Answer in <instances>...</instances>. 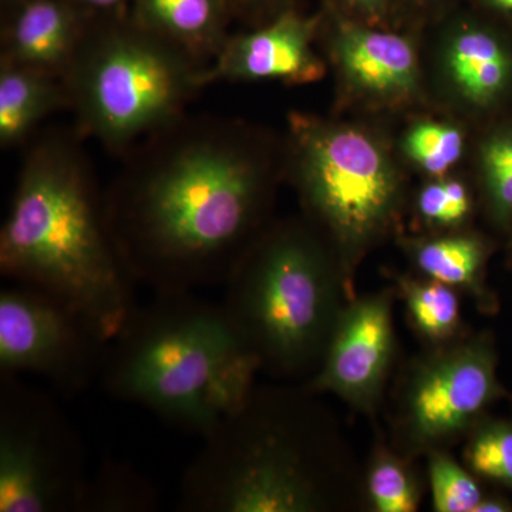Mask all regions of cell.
Returning <instances> with one entry per match:
<instances>
[{"label": "cell", "mask_w": 512, "mask_h": 512, "mask_svg": "<svg viewBox=\"0 0 512 512\" xmlns=\"http://www.w3.org/2000/svg\"><path fill=\"white\" fill-rule=\"evenodd\" d=\"M311 390L252 387L202 437L185 468L178 510L325 512L343 500L338 436Z\"/></svg>", "instance_id": "3"}, {"label": "cell", "mask_w": 512, "mask_h": 512, "mask_svg": "<svg viewBox=\"0 0 512 512\" xmlns=\"http://www.w3.org/2000/svg\"><path fill=\"white\" fill-rule=\"evenodd\" d=\"M258 372L221 305L171 291L137 305L100 376L110 396L202 439L244 402Z\"/></svg>", "instance_id": "4"}, {"label": "cell", "mask_w": 512, "mask_h": 512, "mask_svg": "<svg viewBox=\"0 0 512 512\" xmlns=\"http://www.w3.org/2000/svg\"><path fill=\"white\" fill-rule=\"evenodd\" d=\"M446 46V72L467 104L491 110L511 96L512 40L503 23L480 12L458 16L450 23Z\"/></svg>", "instance_id": "15"}, {"label": "cell", "mask_w": 512, "mask_h": 512, "mask_svg": "<svg viewBox=\"0 0 512 512\" xmlns=\"http://www.w3.org/2000/svg\"><path fill=\"white\" fill-rule=\"evenodd\" d=\"M130 15L207 66L227 42L235 18L231 0H131Z\"/></svg>", "instance_id": "16"}, {"label": "cell", "mask_w": 512, "mask_h": 512, "mask_svg": "<svg viewBox=\"0 0 512 512\" xmlns=\"http://www.w3.org/2000/svg\"><path fill=\"white\" fill-rule=\"evenodd\" d=\"M510 232H511V237H510V242H508V264H510L511 268H512V227L510 229Z\"/></svg>", "instance_id": "34"}, {"label": "cell", "mask_w": 512, "mask_h": 512, "mask_svg": "<svg viewBox=\"0 0 512 512\" xmlns=\"http://www.w3.org/2000/svg\"><path fill=\"white\" fill-rule=\"evenodd\" d=\"M429 480L433 510L474 512L484 498L476 476L448 456L443 448L430 451Z\"/></svg>", "instance_id": "25"}, {"label": "cell", "mask_w": 512, "mask_h": 512, "mask_svg": "<svg viewBox=\"0 0 512 512\" xmlns=\"http://www.w3.org/2000/svg\"><path fill=\"white\" fill-rule=\"evenodd\" d=\"M466 437L463 457L468 470L512 490V420L483 417Z\"/></svg>", "instance_id": "22"}, {"label": "cell", "mask_w": 512, "mask_h": 512, "mask_svg": "<svg viewBox=\"0 0 512 512\" xmlns=\"http://www.w3.org/2000/svg\"><path fill=\"white\" fill-rule=\"evenodd\" d=\"M12 2H15V0H0V3H2V8H5V6L10 5Z\"/></svg>", "instance_id": "35"}, {"label": "cell", "mask_w": 512, "mask_h": 512, "mask_svg": "<svg viewBox=\"0 0 512 512\" xmlns=\"http://www.w3.org/2000/svg\"><path fill=\"white\" fill-rule=\"evenodd\" d=\"M154 485L130 464L107 461L90 474L80 512H148L156 510Z\"/></svg>", "instance_id": "19"}, {"label": "cell", "mask_w": 512, "mask_h": 512, "mask_svg": "<svg viewBox=\"0 0 512 512\" xmlns=\"http://www.w3.org/2000/svg\"><path fill=\"white\" fill-rule=\"evenodd\" d=\"M94 16L117 15L130 10L131 0H66Z\"/></svg>", "instance_id": "30"}, {"label": "cell", "mask_w": 512, "mask_h": 512, "mask_svg": "<svg viewBox=\"0 0 512 512\" xmlns=\"http://www.w3.org/2000/svg\"><path fill=\"white\" fill-rule=\"evenodd\" d=\"M464 143V134L453 124L421 121L407 131L404 153L426 173L443 175L460 161Z\"/></svg>", "instance_id": "24"}, {"label": "cell", "mask_w": 512, "mask_h": 512, "mask_svg": "<svg viewBox=\"0 0 512 512\" xmlns=\"http://www.w3.org/2000/svg\"><path fill=\"white\" fill-rule=\"evenodd\" d=\"M224 285L222 309L259 370H318L350 296L335 252L311 227H265Z\"/></svg>", "instance_id": "5"}, {"label": "cell", "mask_w": 512, "mask_h": 512, "mask_svg": "<svg viewBox=\"0 0 512 512\" xmlns=\"http://www.w3.org/2000/svg\"><path fill=\"white\" fill-rule=\"evenodd\" d=\"M397 292L420 335L434 343L450 342L460 328V301L453 286L436 279H397Z\"/></svg>", "instance_id": "20"}, {"label": "cell", "mask_w": 512, "mask_h": 512, "mask_svg": "<svg viewBox=\"0 0 512 512\" xmlns=\"http://www.w3.org/2000/svg\"><path fill=\"white\" fill-rule=\"evenodd\" d=\"M478 12L497 20L503 25H512V0H471Z\"/></svg>", "instance_id": "31"}, {"label": "cell", "mask_w": 512, "mask_h": 512, "mask_svg": "<svg viewBox=\"0 0 512 512\" xmlns=\"http://www.w3.org/2000/svg\"><path fill=\"white\" fill-rule=\"evenodd\" d=\"M205 69L128 10L94 16L62 80L80 133L123 153L184 116Z\"/></svg>", "instance_id": "6"}, {"label": "cell", "mask_w": 512, "mask_h": 512, "mask_svg": "<svg viewBox=\"0 0 512 512\" xmlns=\"http://www.w3.org/2000/svg\"><path fill=\"white\" fill-rule=\"evenodd\" d=\"M146 140L104 192L121 261L156 292L224 285L265 228L268 148L244 124L210 117H180Z\"/></svg>", "instance_id": "1"}, {"label": "cell", "mask_w": 512, "mask_h": 512, "mask_svg": "<svg viewBox=\"0 0 512 512\" xmlns=\"http://www.w3.org/2000/svg\"><path fill=\"white\" fill-rule=\"evenodd\" d=\"M109 343L79 313L42 289L0 292V375L45 377L77 393L101 372Z\"/></svg>", "instance_id": "10"}, {"label": "cell", "mask_w": 512, "mask_h": 512, "mask_svg": "<svg viewBox=\"0 0 512 512\" xmlns=\"http://www.w3.org/2000/svg\"><path fill=\"white\" fill-rule=\"evenodd\" d=\"M69 107L60 77L0 62V144L3 148L25 141L40 121Z\"/></svg>", "instance_id": "17"}, {"label": "cell", "mask_w": 512, "mask_h": 512, "mask_svg": "<svg viewBox=\"0 0 512 512\" xmlns=\"http://www.w3.org/2000/svg\"><path fill=\"white\" fill-rule=\"evenodd\" d=\"M93 18L66 0H15L2 8V62L63 79Z\"/></svg>", "instance_id": "14"}, {"label": "cell", "mask_w": 512, "mask_h": 512, "mask_svg": "<svg viewBox=\"0 0 512 512\" xmlns=\"http://www.w3.org/2000/svg\"><path fill=\"white\" fill-rule=\"evenodd\" d=\"M235 18L266 23L286 9L295 8V0H231Z\"/></svg>", "instance_id": "28"}, {"label": "cell", "mask_w": 512, "mask_h": 512, "mask_svg": "<svg viewBox=\"0 0 512 512\" xmlns=\"http://www.w3.org/2000/svg\"><path fill=\"white\" fill-rule=\"evenodd\" d=\"M330 46L340 76L362 99L397 106L420 92L419 57L412 40L340 15L326 5Z\"/></svg>", "instance_id": "13"}, {"label": "cell", "mask_w": 512, "mask_h": 512, "mask_svg": "<svg viewBox=\"0 0 512 512\" xmlns=\"http://www.w3.org/2000/svg\"><path fill=\"white\" fill-rule=\"evenodd\" d=\"M512 503L500 495H484L474 512H511Z\"/></svg>", "instance_id": "32"}, {"label": "cell", "mask_w": 512, "mask_h": 512, "mask_svg": "<svg viewBox=\"0 0 512 512\" xmlns=\"http://www.w3.org/2000/svg\"><path fill=\"white\" fill-rule=\"evenodd\" d=\"M444 190H446L448 202V227H456L461 224L471 211V198L468 194L466 185L461 181L448 180L443 181Z\"/></svg>", "instance_id": "29"}, {"label": "cell", "mask_w": 512, "mask_h": 512, "mask_svg": "<svg viewBox=\"0 0 512 512\" xmlns=\"http://www.w3.org/2000/svg\"><path fill=\"white\" fill-rule=\"evenodd\" d=\"M291 157L296 188L328 235L352 298L357 264L399 215V173L367 131L305 114L291 117Z\"/></svg>", "instance_id": "7"}, {"label": "cell", "mask_w": 512, "mask_h": 512, "mask_svg": "<svg viewBox=\"0 0 512 512\" xmlns=\"http://www.w3.org/2000/svg\"><path fill=\"white\" fill-rule=\"evenodd\" d=\"M86 453L49 394L0 380V512H80Z\"/></svg>", "instance_id": "8"}, {"label": "cell", "mask_w": 512, "mask_h": 512, "mask_svg": "<svg viewBox=\"0 0 512 512\" xmlns=\"http://www.w3.org/2000/svg\"><path fill=\"white\" fill-rule=\"evenodd\" d=\"M367 497L376 512L419 510L420 487L406 460L386 448L373 456L366 477Z\"/></svg>", "instance_id": "23"}, {"label": "cell", "mask_w": 512, "mask_h": 512, "mask_svg": "<svg viewBox=\"0 0 512 512\" xmlns=\"http://www.w3.org/2000/svg\"><path fill=\"white\" fill-rule=\"evenodd\" d=\"M447 0H394V12L403 9L431 10L440 8Z\"/></svg>", "instance_id": "33"}, {"label": "cell", "mask_w": 512, "mask_h": 512, "mask_svg": "<svg viewBox=\"0 0 512 512\" xmlns=\"http://www.w3.org/2000/svg\"><path fill=\"white\" fill-rule=\"evenodd\" d=\"M487 211L498 228L512 227V121L484 138L478 153Z\"/></svg>", "instance_id": "21"}, {"label": "cell", "mask_w": 512, "mask_h": 512, "mask_svg": "<svg viewBox=\"0 0 512 512\" xmlns=\"http://www.w3.org/2000/svg\"><path fill=\"white\" fill-rule=\"evenodd\" d=\"M322 13L286 9L252 32L228 36L204 72V86L217 82L274 79L291 84L318 82L325 64L313 50Z\"/></svg>", "instance_id": "12"}, {"label": "cell", "mask_w": 512, "mask_h": 512, "mask_svg": "<svg viewBox=\"0 0 512 512\" xmlns=\"http://www.w3.org/2000/svg\"><path fill=\"white\" fill-rule=\"evenodd\" d=\"M493 339L473 336L421 357L400 393L397 431L410 456L430 453L467 436L485 410L503 399Z\"/></svg>", "instance_id": "9"}, {"label": "cell", "mask_w": 512, "mask_h": 512, "mask_svg": "<svg viewBox=\"0 0 512 512\" xmlns=\"http://www.w3.org/2000/svg\"><path fill=\"white\" fill-rule=\"evenodd\" d=\"M392 292L350 299L328 348L306 384L312 393H333L362 412H375L394 353Z\"/></svg>", "instance_id": "11"}, {"label": "cell", "mask_w": 512, "mask_h": 512, "mask_svg": "<svg viewBox=\"0 0 512 512\" xmlns=\"http://www.w3.org/2000/svg\"><path fill=\"white\" fill-rule=\"evenodd\" d=\"M417 207L423 220L429 224L448 227V202L443 181L427 184L420 191Z\"/></svg>", "instance_id": "27"}, {"label": "cell", "mask_w": 512, "mask_h": 512, "mask_svg": "<svg viewBox=\"0 0 512 512\" xmlns=\"http://www.w3.org/2000/svg\"><path fill=\"white\" fill-rule=\"evenodd\" d=\"M328 6L346 18L382 26L392 18L394 0H328Z\"/></svg>", "instance_id": "26"}, {"label": "cell", "mask_w": 512, "mask_h": 512, "mask_svg": "<svg viewBox=\"0 0 512 512\" xmlns=\"http://www.w3.org/2000/svg\"><path fill=\"white\" fill-rule=\"evenodd\" d=\"M488 245L474 235H453L413 242L410 247L414 264L426 275L443 284L463 289L490 311L495 306L484 284Z\"/></svg>", "instance_id": "18"}, {"label": "cell", "mask_w": 512, "mask_h": 512, "mask_svg": "<svg viewBox=\"0 0 512 512\" xmlns=\"http://www.w3.org/2000/svg\"><path fill=\"white\" fill-rule=\"evenodd\" d=\"M0 272L55 296L107 343L136 311L104 192L73 138L49 134L30 148L0 229Z\"/></svg>", "instance_id": "2"}]
</instances>
